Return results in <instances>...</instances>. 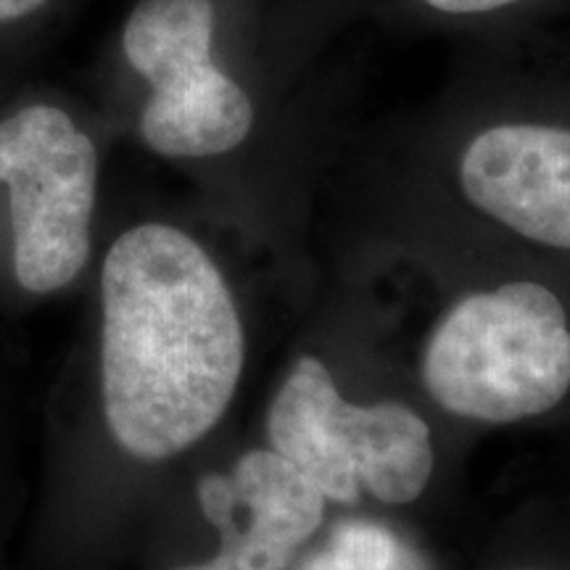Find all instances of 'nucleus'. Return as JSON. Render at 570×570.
Segmentation results:
<instances>
[{"label":"nucleus","mask_w":570,"mask_h":570,"mask_svg":"<svg viewBox=\"0 0 570 570\" xmlns=\"http://www.w3.org/2000/svg\"><path fill=\"white\" fill-rule=\"evenodd\" d=\"M356 27L354 0H130L101 71L148 151L219 164L248 151L275 98L323 71Z\"/></svg>","instance_id":"obj_1"},{"label":"nucleus","mask_w":570,"mask_h":570,"mask_svg":"<svg viewBox=\"0 0 570 570\" xmlns=\"http://www.w3.org/2000/svg\"><path fill=\"white\" fill-rule=\"evenodd\" d=\"M101 394L114 441L159 462L202 441L230 407L244 327L223 273L183 227L146 219L101 269Z\"/></svg>","instance_id":"obj_2"},{"label":"nucleus","mask_w":570,"mask_h":570,"mask_svg":"<svg viewBox=\"0 0 570 570\" xmlns=\"http://www.w3.org/2000/svg\"><path fill=\"white\" fill-rule=\"evenodd\" d=\"M423 381L439 407L468 420L544 415L570 391L566 306L533 281L465 296L431 333Z\"/></svg>","instance_id":"obj_3"},{"label":"nucleus","mask_w":570,"mask_h":570,"mask_svg":"<svg viewBox=\"0 0 570 570\" xmlns=\"http://www.w3.org/2000/svg\"><path fill=\"white\" fill-rule=\"evenodd\" d=\"M101 146L61 98H19L0 111V198L13 275L30 294H53L90 259Z\"/></svg>","instance_id":"obj_4"},{"label":"nucleus","mask_w":570,"mask_h":570,"mask_svg":"<svg viewBox=\"0 0 570 570\" xmlns=\"http://www.w3.org/2000/svg\"><path fill=\"white\" fill-rule=\"evenodd\" d=\"M267 436L273 452L341 504H354L362 487L386 504L415 502L433 473L423 417L396 402H346L315 356H302L283 381L267 412Z\"/></svg>","instance_id":"obj_5"},{"label":"nucleus","mask_w":570,"mask_h":570,"mask_svg":"<svg viewBox=\"0 0 570 570\" xmlns=\"http://www.w3.org/2000/svg\"><path fill=\"white\" fill-rule=\"evenodd\" d=\"M550 106H504L468 127L452 180L468 209L570 252V32L550 30Z\"/></svg>","instance_id":"obj_6"},{"label":"nucleus","mask_w":570,"mask_h":570,"mask_svg":"<svg viewBox=\"0 0 570 570\" xmlns=\"http://www.w3.org/2000/svg\"><path fill=\"white\" fill-rule=\"evenodd\" d=\"M198 502L223 547L180 570H283L325 515L323 491L273 449L244 454L230 475H206Z\"/></svg>","instance_id":"obj_7"},{"label":"nucleus","mask_w":570,"mask_h":570,"mask_svg":"<svg viewBox=\"0 0 570 570\" xmlns=\"http://www.w3.org/2000/svg\"><path fill=\"white\" fill-rule=\"evenodd\" d=\"M362 19L396 32L452 35L465 42L552 24L570 0H354Z\"/></svg>","instance_id":"obj_8"},{"label":"nucleus","mask_w":570,"mask_h":570,"mask_svg":"<svg viewBox=\"0 0 570 570\" xmlns=\"http://www.w3.org/2000/svg\"><path fill=\"white\" fill-rule=\"evenodd\" d=\"M88 0H0V88L71 24Z\"/></svg>","instance_id":"obj_9"},{"label":"nucleus","mask_w":570,"mask_h":570,"mask_svg":"<svg viewBox=\"0 0 570 570\" xmlns=\"http://www.w3.org/2000/svg\"><path fill=\"white\" fill-rule=\"evenodd\" d=\"M306 570H423L412 552L389 531L370 523H352L336 531L331 550Z\"/></svg>","instance_id":"obj_10"}]
</instances>
